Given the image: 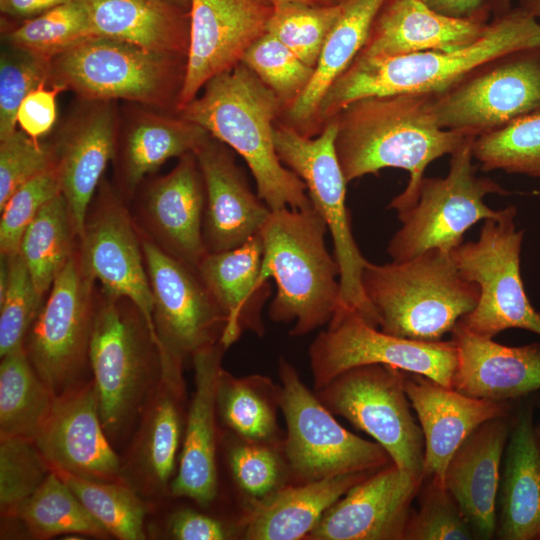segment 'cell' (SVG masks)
Instances as JSON below:
<instances>
[{"instance_id": "cell-40", "label": "cell", "mask_w": 540, "mask_h": 540, "mask_svg": "<svg viewBox=\"0 0 540 540\" xmlns=\"http://www.w3.org/2000/svg\"><path fill=\"white\" fill-rule=\"evenodd\" d=\"M73 491L110 536L120 540L146 538L144 521L148 503L124 482H105L53 470Z\"/></svg>"}, {"instance_id": "cell-26", "label": "cell", "mask_w": 540, "mask_h": 540, "mask_svg": "<svg viewBox=\"0 0 540 540\" xmlns=\"http://www.w3.org/2000/svg\"><path fill=\"white\" fill-rule=\"evenodd\" d=\"M225 346L206 347L192 357L195 390L189 406L179 466L170 484V495L186 497L201 506L217 495L216 396Z\"/></svg>"}, {"instance_id": "cell-32", "label": "cell", "mask_w": 540, "mask_h": 540, "mask_svg": "<svg viewBox=\"0 0 540 540\" xmlns=\"http://www.w3.org/2000/svg\"><path fill=\"white\" fill-rule=\"evenodd\" d=\"M94 36L187 59L190 15L168 0H78Z\"/></svg>"}, {"instance_id": "cell-12", "label": "cell", "mask_w": 540, "mask_h": 540, "mask_svg": "<svg viewBox=\"0 0 540 540\" xmlns=\"http://www.w3.org/2000/svg\"><path fill=\"white\" fill-rule=\"evenodd\" d=\"M405 372L385 364L357 366L316 395L333 414L379 443L397 468L423 482L424 437L411 413Z\"/></svg>"}, {"instance_id": "cell-34", "label": "cell", "mask_w": 540, "mask_h": 540, "mask_svg": "<svg viewBox=\"0 0 540 540\" xmlns=\"http://www.w3.org/2000/svg\"><path fill=\"white\" fill-rule=\"evenodd\" d=\"M385 1L341 0V13L325 41L310 83L279 120L308 137L322 131L318 120L322 98L362 50Z\"/></svg>"}, {"instance_id": "cell-13", "label": "cell", "mask_w": 540, "mask_h": 540, "mask_svg": "<svg viewBox=\"0 0 540 540\" xmlns=\"http://www.w3.org/2000/svg\"><path fill=\"white\" fill-rule=\"evenodd\" d=\"M97 282L78 248L54 281L24 342L33 368L57 396L89 380Z\"/></svg>"}, {"instance_id": "cell-52", "label": "cell", "mask_w": 540, "mask_h": 540, "mask_svg": "<svg viewBox=\"0 0 540 540\" xmlns=\"http://www.w3.org/2000/svg\"><path fill=\"white\" fill-rule=\"evenodd\" d=\"M63 91L59 86L46 88L39 86L22 101L18 113L17 124L31 138L38 140L53 127L57 117L56 96Z\"/></svg>"}, {"instance_id": "cell-1", "label": "cell", "mask_w": 540, "mask_h": 540, "mask_svg": "<svg viewBox=\"0 0 540 540\" xmlns=\"http://www.w3.org/2000/svg\"><path fill=\"white\" fill-rule=\"evenodd\" d=\"M432 96L364 97L332 118L337 125L335 150L347 183L384 168L409 172L406 188L388 205L397 214L415 202L427 166L473 138L439 127L431 110Z\"/></svg>"}, {"instance_id": "cell-42", "label": "cell", "mask_w": 540, "mask_h": 540, "mask_svg": "<svg viewBox=\"0 0 540 540\" xmlns=\"http://www.w3.org/2000/svg\"><path fill=\"white\" fill-rule=\"evenodd\" d=\"M472 152L483 171L502 170L540 179V112L476 137Z\"/></svg>"}, {"instance_id": "cell-15", "label": "cell", "mask_w": 540, "mask_h": 540, "mask_svg": "<svg viewBox=\"0 0 540 540\" xmlns=\"http://www.w3.org/2000/svg\"><path fill=\"white\" fill-rule=\"evenodd\" d=\"M315 391L341 373L362 365L385 364L452 387L457 364L453 340L426 342L387 334L357 311L339 309L309 347Z\"/></svg>"}, {"instance_id": "cell-18", "label": "cell", "mask_w": 540, "mask_h": 540, "mask_svg": "<svg viewBox=\"0 0 540 540\" xmlns=\"http://www.w3.org/2000/svg\"><path fill=\"white\" fill-rule=\"evenodd\" d=\"M270 0H190V41L177 111L213 77L241 63L249 47L267 33Z\"/></svg>"}, {"instance_id": "cell-54", "label": "cell", "mask_w": 540, "mask_h": 540, "mask_svg": "<svg viewBox=\"0 0 540 540\" xmlns=\"http://www.w3.org/2000/svg\"><path fill=\"white\" fill-rule=\"evenodd\" d=\"M434 11L459 19L490 21L492 0H422Z\"/></svg>"}, {"instance_id": "cell-19", "label": "cell", "mask_w": 540, "mask_h": 540, "mask_svg": "<svg viewBox=\"0 0 540 540\" xmlns=\"http://www.w3.org/2000/svg\"><path fill=\"white\" fill-rule=\"evenodd\" d=\"M205 204L203 176L191 152L181 156L169 173L147 184L130 211L142 236L196 269L208 253L203 236Z\"/></svg>"}, {"instance_id": "cell-2", "label": "cell", "mask_w": 540, "mask_h": 540, "mask_svg": "<svg viewBox=\"0 0 540 540\" xmlns=\"http://www.w3.org/2000/svg\"><path fill=\"white\" fill-rule=\"evenodd\" d=\"M539 46L540 21L518 5L493 16L474 43L456 51L357 56L322 98L320 128L323 130L328 121L357 99L402 93L437 95L499 56Z\"/></svg>"}, {"instance_id": "cell-21", "label": "cell", "mask_w": 540, "mask_h": 540, "mask_svg": "<svg viewBox=\"0 0 540 540\" xmlns=\"http://www.w3.org/2000/svg\"><path fill=\"white\" fill-rule=\"evenodd\" d=\"M422 481L393 463L354 485L320 518L312 540H403Z\"/></svg>"}, {"instance_id": "cell-8", "label": "cell", "mask_w": 540, "mask_h": 540, "mask_svg": "<svg viewBox=\"0 0 540 540\" xmlns=\"http://www.w3.org/2000/svg\"><path fill=\"white\" fill-rule=\"evenodd\" d=\"M336 133L334 119L328 121L314 137L305 136L277 120L273 139L279 159L305 183L313 207L330 231L334 257L339 266L340 300L337 310H355L370 325L378 328V315L362 286V273L368 260L362 256L352 233L346 207L347 182L335 150Z\"/></svg>"}, {"instance_id": "cell-31", "label": "cell", "mask_w": 540, "mask_h": 540, "mask_svg": "<svg viewBox=\"0 0 540 540\" xmlns=\"http://www.w3.org/2000/svg\"><path fill=\"white\" fill-rule=\"evenodd\" d=\"M530 401L518 406L505 447L496 536L540 539V437Z\"/></svg>"}, {"instance_id": "cell-60", "label": "cell", "mask_w": 540, "mask_h": 540, "mask_svg": "<svg viewBox=\"0 0 540 540\" xmlns=\"http://www.w3.org/2000/svg\"><path fill=\"white\" fill-rule=\"evenodd\" d=\"M537 408L539 409V412H540V399L537 402ZM536 431H537L538 436L540 437V425H536Z\"/></svg>"}, {"instance_id": "cell-4", "label": "cell", "mask_w": 540, "mask_h": 540, "mask_svg": "<svg viewBox=\"0 0 540 540\" xmlns=\"http://www.w3.org/2000/svg\"><path fill=\"white\" fill-rule=\"evenodd\" d=\"M327 230L311 206L271 210L259 232L260 280L273 278L277 285L268 314L274 322L293 323L292 336H304L329 323L339 307V266L327 250Z\"/></svg>"}, {"instance_id": "cell-20", "label": "cell", "mask_w": 540, "mask_h": 540, "mask_svg": "<svg viewBox=\"0 0 540 540\" xmlns=\"http://www.w3.org/2000/svg\"><path fill=\"white\" fill-rule=\"evenodd\" d=\"M33 443L51 470L90 480L123 482L121 458L103 428L92 377L55 396Z\"/></svg>"}, {"instance_id": "cell-56", "label": "cell", "mask_w": 540, "mask_h": 540, "mask_svg": "<svg viewBox=\"0 0 540 540\" xmlns=\"http://www.w3.org/2000/svg\"><path fill=\"white\" fill-rule=\"evenodd\" d=\"M519 6L540 21V0H519Z\"/></svg>"}, {"instance_id": "cell-53", "label": "cell", "mask_w": 540, "mask_h": 540, "mask_svg": "<svg viewBox=\"0 0 540 540\" xmlns=\"http://www.w3.org/2000/svg\"><path fill=\"white\" fill-rule=\"evenodd\" d=\"M169 535L177 540H224L230 537L218 519L192 509H179L167 521Z\"/></svg>"}, {"instance_id": "cell-46", "label": "cell", "mask_w": 540, "mask_h": 540, "mask_svg": "<svg viewBox=\"0 0 540 540\" xmlns=\"http://www.w3.org/2000/svg\"><path fill=\"white\" fill-rule=\"evenodd\" d=\"M8 285L0 298V357L24 347L26 336L45 301L19 253L7 256Z\"/></svg>"}, {"instance_id": "cell-28", "label": "cell", "mask_w": 540, "mask_h": 540, "mask_svg": "<svg viewBox=\"0 0 540 540\" xmlns=\"http://www.w3.org/2000/svg\"><path fill=\"white\" fill-rule=\"evenodd\" d=\"M90 102L53 142L61 191L79 236L117 144L116 116L109 101Z\"/></svg>"}, {"instance_id": "cell-38", "label": "cell", "mask_w": 540, "mask_h": 540, "mask_svg": "<svg viewBox=\"0 0 540 540\" xmlns=\"http://www.w3.org/2000/svg\"><path fill=\"white\" fill-rule=\"evenodd\" d=\"M279 391L280 386L267 377H235L222 369L217 385V414L243 440L271 444L279 434Z\"/></svg>"}, {"instance_id": "cell-30", "label": "cell", "mask_w": 540, "mask_h": 540, "mask_svg": "<svg viewBox=\"0 0 540 540\" xmlns=\"http://www.w3.org/2000/svg\"><path fill=\"white\" fill-rule=\"evenodd\" d=\"M262 257V240L257 234L236 248L208 252L196 268L225 317L220 341L226 349L244 331L264 333L261 312L271 288L260 280Z\"/></svg>"}, {"instance_id": "cell-5", "label": "cell", "mask_w": 540, "mask_h": 540, "mask_svg": "<svg viewBox=\"0 0 540 540\" xmlns=\"http://www.w3.org/2000/svg\"><path fill=\"white\" fill-rule=\"evenodd\" d=\"M362 286L390 335L418 341H440L476 306L479 289L457 270L451 253L425 251L404 261H367Z\"/></svg>"}, {"instance_id": "cell-16", "label": "cell", "mask_w": 540, "mask_h": 540, "mask_svg": "<svg viewBox=\"0 0 540 540\" xmlns=\"http://www.w3.org/2000/svg\"><path fill=\"white\" fill-rule=\"evenodd\" d=\"M140 236L161 365L182 371L187 358L221 340L226 320L195 268Z\"/></svg>"}, {"instance_id": "cell-6", "label": "cell", "mask_w": 540, "mask_h": 540, "mask_svg": "<svg viewBox=\"0 0 540 540\" xmlns=\"http://www.w3.org/2000/svg\"><path fill=\"white\" fill-rule=\"evenodd\" d=\"M103 428L113 445L133 429L161 374L156 338L128 298L97 287L89 348Z\"/></svg>"}, {"instance_id": "cell-14", "label": "cell", "mask_w": 540, "mask_h": 540, "mask_svg": "<svg viewBox=\"0 0 540 540\" xmlns=\"http://www.w3.org/2000/svg\"><path fill=\"white\" fill-rule=\"evenodd\" d=\"M439 127L476 138L540 112V46L499 56L432 96Z\"/></svg>"}, {"instance_id": "cell-29", "label": "cell", "mask_w": 540, "mask_h": 540, "mask_svg": "<svg viewBox=\"0 0 540 540\" xmlns=\"http://www.w3.org/2000/svg\"><path fill=\"white\" fill-rule=\"evenodd\" d=\"M489 21L449 17L422 0H386L378 11L360 57L423 51L452 52L474 43ZM356 56V57H357Z\"/></svg>"}, {"instance_id": "cell-22", "label": "cell", "mask_w": 540, "mask_h": 540, "mask_svg": "<svg viewBox=\"0 0 540 540\" xmlns=\"http://www.w3.org/2000/svg\"><path fill=\"white\" fill-rule=\"evenodd\" d=\"M184 392L183 374L161 369L121 459L122 481L146 500L162 497L170 490L183 440Z\"/></svg>"}, {"instance_id": "cell-39", "label": "cell", "mask_w": 540, "mask_h": 540, "mask_svg": "<svg viewBox=\"0 0 540 540\" xmlns=\"http://www.w3.org/2000/svg\"><path fill=\"white\" fill-rule=\"evenodd\" d=\"M17 518L35 539L59 535L90 536L106 539L110 534L51 470L42 485L20 507Z\"/></svg>"}, {"instance_id": "cell-58", "label": "cell", "mask_w": 540, "mask_h": 540, "mask_svg": "<svg viewBox=\"0 0 540 540\" xmlns=\"http://www.w3.org/2000/svg\"><path fill=\"white\" fill-rule=\"evenodd\" d=\"M511 0H492V15L496 16L511 9Z\"/></svg>"}, {"instance_id": "cell-10", "label": "cell", "mask_w": 540, "mask_h": 540, "mask_svg": "<svg viewBox=\"0 0 540 540\" xmlns=\"http://www.w3.org/2000/svg\"><path fill=\"white\" fill-rule=\"evenodd\" d=\"M468 138L451 154L448 174L423 177L415 202L398 214L401 227L391 237L387 252L392 261H404L431 249L451 253L469 228L480 220L498 218L484 197L510 194L494 180L476 174Z\"/></svg>"}, {"instance_id": "cell-51", "label": "cell", "mask_w": 540, "mask_h": 540, "mask_svg": "<svg viewBox=\"0 0 540 540\" xmlns=\"http://www.w3.org/2000/svg\"><path fill=\"white\" fill-rule=\"evenodd\" d=\"M54 166L53 143H40L21 129L0 141V208L19 186Z\"/></svg>"}, {"instance_id": "cell-44", "label": "cell", "mask_w": 540, "mask_h": 540, "mask_svg": "<svg viewBox=\"0 0 540 540\" xmlns=\"http://www.w3.org/2000/svg\"><path fill=\"white\" fill-rule=\"evenodd\" d=\"M51 468L32 441L0 437V513L17 519L22 504L45 481Z\"/></svg>"}, {"instance_id": "cell-43", "label": "cell", "mask_w": 540, "mask_h": 540, "mask_svg": "<svg viewBox=\"0 0 540 540\" xmlns=\"http://www.w3.org/2000/svg\"><path fill=\"white\" fill-rule=\"evenodd\" d=\"M273 4L267 32L304 63L315 68L325 41L341 13V0L327 6L296 2Z\"/></svg>"}, {"instance_id": "cell-7", "label": "cell", "mask_w": 540, "mask_h": 540, "mask_svg": "<svg viewBox=\"0 0 540 540\" xmlns=\"http://www.w3.org/2000/svg\"><path fill=\"white\" fill-rule=\"evenodd\" d=\"M186 65L185 58L94 36L50 61V81L85 101L124 99L177 110Z\"/></svg>"}, {"instance_id": "cell-50", "label": "cell", "mask_w": 540, "mask_h": 540, "mask_svg": "<svg viewBox=\"0 0 540 540\" xmlns=\"http://www.w3.org/2000/svg\"><path fill=\"white\" fill-rule=\"evenodd\" d=\"M266 443L243 440L228 450V462L239 488L256 501L282 488L285 465Z\"/></svg>"}, {"instance_id": "cell-57", "label": "cell", "mask_w": 540, "mask_h": 540, "mask_svg": "<svg viewBox=\"0 0 540 540\" xmlns=\"http://www.w3.org/2000/svg\"><path fill=\"white\" fill-rule=\"evenodd\" d=\"M270 1L272 3L296 2V3H304L308 5H315V6L335 5L340 2V0H270Z\"/></svg>"}, {"instance_id": "cell-3", "label": "cell", "mask_w": 540, "mask_h": 540, "mask_svg": "<svg viewBox=\"0 0 540 540\" xmlns=\"http://www.w3.org/2000/svg\"><path fill=\"white\" fill-rule=\"evenodd\" d=\"M178 114L203 127L248 165L271 210L312 205L305 183L279 159L273 129L284 105L242 62L210 79Z\"/></svg>"}, {"instance_id": "cell-33", "label": "cell", "mask_w": 540, "mask_h": 540, "mask_svg": "<svg viewBox=\"0 0 540 540\" xmlns=\"http://www.w3.org/2000/svg\"><path fill=\"white\" fill-rule=\"evenodd\" d=\"M210 136L180 114L141 113L117 140L113 187L129 204L146 175L171 158L194 153Z\"/></svg>"}, {"instance_id": "cell-17", "label": "cell", "mask_w": 540, "mask_h": 540, "mask_svg": "<svg viewBox=\"0 0 540 540\" xmlns=\"http://www.w3.org/2000/svg\"><path fill=\"white\" fill-rule=\"evenodd\" d=\"M78 253L84 270L101 288L128 298L141 310L157 341L140 232L129 204L104 179L87 210Z\"/></svg>"}, {"instance_id": "cell-35", "label": "cell", "mask_w": 540, "mask_h": 540, "mask_svg": "<svg viewBox=\"0 0 540 540\" xmlns=\"http://www.w3.org/2000/svg\"><path fill=\"white\" fill-rule=\"evenodd\" d=\"M370 474L339 475L279 489L258 501L248 515L245 538L297 540L307 537L323 514Z\"/></svg>"}, {"instance_id": "cell-25", "label": "cell", "mask_w": 540, "mask_h": 540, "mask_svg": "<svg viewBox=\"0 0 540 540\" xmlns=\"http://www.w3.org/2000/svg\"><path fill=\"white\" fill-rule=\"evenodd\" d=\"M457 350L452 388L478 399L514 402L540 390V343L506 346L458 323L451 332Z\"/></svg>"}, {"instance_id": "cell-45", "label": "cell", "mask_w": 540, "mask_h": 540, "mask_svg": "<svg viewBox=\"0 0 540 540\" xmlns=\"http://www.w3.org/2000/svg\"><path fill=\"white\" fill-rule=\"evenodd\" d=\"M241 62L276 94L284 110L304 92L315 71L268 32L249 47Z\"/></svg>"}, {"instance_id": "cell-49", "label": "cell", "mask_w": 540, "mask_h": 540, "mask_svg": "<svg viewBox=\"0 0 540 540\" xmlns=\"http://www.w3.org/2000/svg\"><path fill=\"white\" fill-rule=\"evenodd\" d=\"M62 193L56 167L19 186L5 202L0 218V256L19 252L23 234L41 208Z\"/></svg>"}, {"instance_id": "cell-9", "label": "cell", "mask_w": 540, "mask_h": 540, "mask_svg": "<svg viewBox=\"0 0 540 540\" xmlns=\"http://www.w3.org/2000/svg\"><path fill=\"white\" fill-rule=\"evenodd\" d=\"M517 209H502L498 218L484 220L476 241L461 243L451 258L461 274L477 285L475 308L458 324L493 338L507 329H524L540 336V311L531 304L521 277L524 231L515 225Z\"/></svg>"}, {"instance_id": "cell-36", "label": "cell", "mask_w": 540, "mask_h": 540, "mask_svg": "<svg viewBox=\"0 0 540 540\" xmlns=\"http://www.w3.org/2000/svg\"><path fill=\"white\" fill-rule=\"evenodd\" d=\"M55 396L33 368L24 347L2 356L0 437L33 442L51 411Z\"/></svg>"}, {"instance_id": "cell-59", "label": "cell", "mask_w": 540, "mask_h": 540, "mask_svg": "<svg viewBox=\"0 0 540 540\" xmlns=\"http://www.w3.org/2000/svg\"><path fill=\"white\" fill-rule=\"evenodd\" d=\"M173 4H176L184 9L189 10L190 7V0H168Z\"/></svg>"}, {"instance_id": "cell-24", "label": "cell", "mask_w": 540, "mask_h": 540, "mask_svg": "<svg viewBox=\"0 0 540 540\" xmlns=\"http://www.w3.org/2000/svg\"><path fill=\"white\" fill-rule=\"evenodd\" d=\"M404 386L424 437L423 481L443 484L448 463L464 440L482 423L513 412V402L470 397L416 373L405 372Z\"/></svg>"}, {"instance_id": "cell-61", "label": "cell", "mask_w": 540, "mask_h": 540, "mask_svg": "<svg viewBox=\"0 0 540 540\" xmlns=\"http://www.w3.org/2000/svg\"><path fill=\"white\" fill-rule=\"evenodd\" d=\"M540 540V539H539Z\"/></svg>"}, {"instance_id": "cell-23", "label": "cell", "mask_w": 540, "mask_h": 540, "mask_svg": "<svg viewBox=\"0 0 540 540\" xmlns=\"http://www.w3.org/2000/svg\"><path fill=\"white\" fill-rule=\"evenodd\" d=\"M194 154L205 184L203 236L207 251L230 250L259 234L271 209L252 192L234 151L210 136Z\"/></svg>"}, {"instance_id": "cell-48", "label": "cell", "mask_w": 540, "mask_h": 540, "mask_svg": "<svg viewBox=\"0 0 540 540\" xmlns=\"http://www.w3.org/2000/svg\"><path fill=\"white\" fill-rule=\"evenodd\" d=\"M50 81V61L10 46L0 58V141L16 131L17 113L27 95Z\"/></svg>"}, {"instance_id": "cell-47", "label": "cell", "mask_w": 540, "mask_h": 540, "mask_svg": "<svg viewBox=\"0 0 540 540\" xmlns=\"http://www.w3.org/2000/svg\"><path fill=\"white\" fill-rule=\"evenodd\" d=\"M421 485L420 506L411 512L403 540H473L475 534L453 495L435 479Z\"/></svg>"}, {"instance_id": "cell-27", "label": "cell", "mask_w": 540, "mask_h": 540, "mask_svg": "<svg viewBox=\"0 0 540 540\" xmlns=\"http://www.w3.org/2000/svg\"><path fill=\"white\" fill-rule=\"evenodd\" d=\"M513 413L490 419L477 427L450 459L444 487L453 495L476 539L496 535V498L501 462Z\"/></svg>"}, {"instance_id": "cell-11", "label": "cell", "mask_w": 540, "mask_h": 540, "mask_svg": "<svg viewBox=\"0 0 540 540\" xmlns=\"http://www.w3.org/2000/svg\"><path fill=\"white\" fill-rule=\"evenodd\" d=\"M278 373L279 408L287 426L285 460L299 483L373 473L392 463L379 443L365 440L341 426L289 362L280 359Z\"/></svg>"}, {"instance_id": "cell-41", "label": "cell", "mask_w": 540, "mask_h": 540, "mask_svg": "<svg viewBox=\"0 0 540 540\" xmlns=\"http://www.w3.org/2000/svg\"><path fill=\"white\" fill-rule=\"evenodd\" d=\"M94 37L87 12L78 0L25 20L4 37L13 46L47 61Z\"/></svg>"}, {"instance_id": "cell-37", "label": "cell", "mask_w": 540, "mask_h": 540, "mask_svg": "<svg viewBox=\"0 0 540 540\" xmlns=\"http://www.w3.org/2000/svg\"><path fill=\"white\" fill-rule=\"evenodd\" d=\"M78 245L79 235L67 201L60 193L41 208L27 227L18 252L42 298H46Z\"/></svg>"}, {"instance_id": "cell-55", "label": "cell", "mask_w": 540, "mask_h": 540, "mask_svg": "<svg viewBox=\"0 0 540 540\" xmlns=\"http://www.w3.org/2000/svg\"><path fill=\"white\" fill-rule=\"evenodd\" d=\"M71 0H0L3 14L15 18H32Z\"/></svg>"}]
</instances>
